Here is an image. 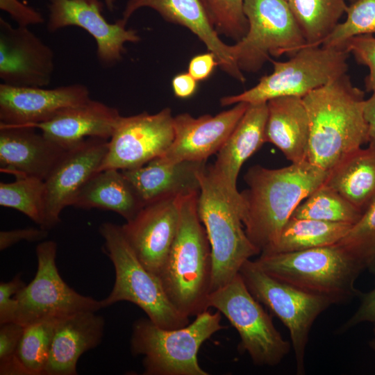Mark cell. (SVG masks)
I'll list each match as a JSON object with an SVG mask.
<instances>
[{"mask_svg":"<svg viewBox=\"0 0 375 375\" xmlns=\"http://www.w3.org/2000/svg\"><path fill=\"white\" fill-rule=\"evenodd\" d=\"M267 119V102L249 103L243 116L217 153L215 163L209 165L213 176L241 212L243 205L237 189V179L244 162L266 142Z\"/></svg>","mask_w":375,"mask_h":375,"instance_id":"44dd1931","label":"cell"},{"mask_svg":"<svg viewBox=\"0 0 375 375\" xmlns=\"http://www.w3.org/2000/svg\"><path fill=\"white\" fill-rule=\"evenodd\" d=\"M324 184L363 212L375 199V140L346 156L328 172Z\"/></svg>","mask_w":375,"mask_h":375,"instance_id":"83f0119b","label":"cell"},{"mask_svg":"<svg viewBox=\"0 0 375 375\" xmlns=\"http://www.w3.org/2000/svg\"><path fill=\"white\" fill-rule=\"evenodd\" d=\"M244 12L248 31L231 45L233 56L242 72H257L271 56L294 55L305 45L287 1L244 0Z\"/></svg>","mask_w":375,"mask_h":375,"instance_id":"30bf717a","label":"cell"},{"mask_svg":"<svg viewBox=\"0 0 375 375\" xmlns=\"http://www.w3.org/2000/svg\"><path fill=\"white\" fill-rule=\"evenodd\" d=\"M144 204L120 169L98 172L85 184L71 206L82 209L99 208L115 212L126 221Z\"/></svg>","mask_w":375,"mask_h":375,"instance_id":"4316f807","label":"cell"},{"mask_svg":"<svg viewBox=\"0 0 375 375\" xmlns=\"http://www.w3.org/2000/svg\"><path fill=\"white\" fill-rule=\"evenodd\" d=\"M310 123L307 160L329 172L369 142L365 92L346 74L302 97Z\"/></svg>","mask_w":375,"mask_h":375,"instance_id":"7a4b0ae2","label":"cell"},{"mask_svg":"<svg viewBox=\"0 0 375 375\" xmlns=\"http://www.w3.org/2000/svg\"><path fill=\"white\" fill-rule=\"evenodd\" d=\"M206 161L165 163L158 158L131 169L122 170L144 204L168 197L199 194L200 175Z\"/></svg>","mask_w":375,"mask_h":375,"instance_id":"cb8c5ba5","label":"cell"},{"mask_svg":"<svg viewBox=\"0 0 375 375\" xmlns=\"http://www.w3.org/2000/svg\"><path fill=\"white\" fill-rule=\"evenodd\" d=\"M173 92L175 96L181 99L192 97L197 88L196 81L188 72L176 75L172 81Z\"/></svg>","mask_w":375,"mask_h":375,"instance_id":"ee69618b","label":"cell"},{"mask_svg":"<svg viewBox=\"0 0 375 375\" xmlns=\"http://www.w3.org/2000/svg\"><path fill=\"white\" fill-rule=\"evenodd\" d=\"M174 138V116L169 108L155 114L144 112L120 118L109 140L99 171L142 167L163 156Z\"/></svg>","mask_w":375,"mask_h":375,"instance_id":"4fadbf2b","label":"cell"},{"mask_svg":"<svg viewBox=\"0 0 375 375\" xmlns=\"http://www.w3.org/2000/svg\"><path fill=\"white\" fill-rule=\"evenodd\" d=\"M103 2L110 11L115 9L116 0H103Z\"/></svg>","mask_w":375,"mask_h":375,"instance_id":"bcb514c9","label":"cell"},{"mask_svg":"<svg viewBox=\"0 0 375 375\" xmlns=\"http://www.w3.org/2000/svg\"><path fill=\"white\" fill-rule=\"evenodd\" d=\"M87 86L76 83L52 89L0 85V124L31 126L47 122L62 110L90 99Z\"/></svg>","mask_w":375,"mask_h":375,"instance_id":"d6986e66","label":"cell"},{"mask_svg":"<svg viewBox=\"0 0 375 375\" xmlns=\"http://www.w3.org/2000/svg\"><path fill=\"white\" fill-rule=\"evenodd\" d=\"M222 314L206 310L192 322L177 328L158 326L147 318L133 325L131 351L143 356L145 375H208L199 365L201 345L214 334L225 328Z\"/></svg>","mask_w":375,"mask_h":375,"instance_id":"5b68a950","label":"cell"},{"mask_svg":"<svg viewBox=\"0 0 375 375\" xmlns=\"http://www.w3.org/2000/svg\"><path fill=\"white\" fill-rule=\"evenodd\" d=\"M99 231L115 272L112 291L101 300L103 308L119 301H129L140 307L158 326L177 328L188 325L189 317L181 313L169 301L158 276L147 269L138 259L121 226L104 222Z\"/></svg>","mask_w":375,"mask_h":375,"instance_id":"52a82bcc","label":"cell"},{"mask_svg":"<svg viewBox=\"0 0 375 375\" xmlns=\"http://www.w3.org/2000/svg\"><path fill=\"white\" fill-rule=\"evenodd\" d=\"M121 117L115 108L90 99L33 126L48 139L69 149L88 138L109 140Z\"/></svg>","mask_w":375,"mask_h":375,"instance_id":"603a6c76","label":"cell"},{"mask_svg":"<svg viewBox=\"0 0 375 375\" xmlns=\"http://www.w3.org/2000/svg\"><path fill=\"white\" fill-rule=\"evenodd\" d=\"M239 274L254 298L268 308L289 331L297 374H304L311 328L318 316L333 303L271 276L255 260H247Z\"/></svg>","mask_w":375,"mask_h":375,"instance_id":"8fae6325","label":"cell"},{"mask_svg":"<svg viewBox=\"0 0 375 375\" xmlns=\"http://www.w3.org/2000/svg\"><path fill=\"white\" fill-rule=\"evenodd\" d=\"M48 231L41 227H29L1 231L0 250H5L21 241L35 242L42 240L48 236Z\"/></svg>","mask_w":375,"mask_h":375,"instance_id":"b9f144b4","label":"cell"},{"mask_svg":"<svg viewBox=\"0 0 375 375\" xmlns=\"http://www.w3.org/2000/svg\"><path fill=\"white\" fill-rule=\"evenodd\" d=\"M285 1H288L289 0H285Z\"/></svg>","mask_w":375,"mask_h":375,"instance_id":"681fc988","label":"cell"},{"mask_svg":"<svg viewBox=\"0 0 375 375\" xmlns=\"http://www.w3.org/2000/svg\"><path fill=\"white\" fill-rule=\"evenodd\" d=\"M374 328H373V333H374V337L372 339L369 341V345L370 348L375 351V324H373Z\"/></svg>","mask_w":375,"mask_h":375,"instance_id":"7dc6e473","label":"cell"},{"mask_svg":"<svg viewBox=\"0 0 375 375\" xmlns=\"http://www.w3.org/2000/svg\"><path fill=\"white\" fill-rule=\"evenodd\" d=\"M364 212L324 183L296 208L292 217L354 225Z\"/></svg>","mask_w":375,"mask_h":375,"instance_id":"4dcf8cb0","label":"cell"},{"mask_svg":"<svg viewBox=\"0 0 375 375\" xmlns=\"http://www.w3.org/2000/svg\"><path fill=\"white\" fill-rule=\"evenodd\" d=\"M24 326L15 322L1 324L0 374L23 375L16 358V353Z\"/></svg>","mask_w":375,"mask_h":375,"instance_id":"8d00e7d4","label":"cell"},{"mask_svg":"<svg viewBox=\"0 0 375 375\" xmlns=\"http://www.w3.org/2000/svg\"><path fill=\"white\" fill-rule=\"evenodd\" d=\"M215 30L236 42L248 31L244 0H201Z\"/></svg>","mask_w":375,"mask_h":375,"instance_id":"d590c367","label":"cell"},{"mask_svg":"<svg viewBox=\"0 0 375 375\" xmlns=\"http://www.w3.org/2000/svg\"><path fill=\"white\" fill-rule=\"evenodd\" d=\"M267 104L265 142L277 147L291 162L306 160L310 123L302 97H279Z\"/></svg>","mask_w":375,"mask_h":375,"instance_id":"484cf974","label":"cell"},{"mask_svg":"<svg viewBox=\"0 0 375 375\" xmlns=\"http://www.w3.org/2000/svg\"><path fill=\"white\" fill-rule=\"evenodd\" d=\"M271 276L333 304L360 297L356 281L363 268L337 244L301 251L260 253L255 260Z\"/></svg>","mask_w":375,"mask_h":375,"instance_id":"277c9868","label":"cell"},{"mask_svg":"<svg viewBox=\"0 0 375 375\" xmlns=\"http://www.w3.org/2000/svg\"><path fill=\"white\" fill-rule=\"evenodd\" d=\"M54 70V53L28 27L0 18V78L15 87L44 88Z\"/></svg>","mask_w":375,"mask_h":375,"instance_id":"e0dca14e","label":"cell"},{"mask_svg":"<svg viewBox=\"0 0 375 375\" xmlns=\"http://www.w3.org/2000/svg\"><path fill=\"white\" fill-rule=\"evenodd\" d=\"M348 56L342 48L319 45L302 47L287 61L270 59L274 67L272 73L261 77L249 90L222 97L220 104H256L279 97H303L346 74Z\"/></svg>","mask_w":375,"mask_h":375,"instance_id":"ba28073f","label":"cell"},{"mask_svg":"<svg viewBox=\"0 0 375 375\" xmlns=\"http://www.w3.org/2000/svg\"><path fill=\"white\" fill-rule=\"evenodd\" d=\"M328 174L307 160L279 169L254 165L248 169L244 177L248 188L240 192L242 222L260 253L274 246L296 208Z\"/></svg>","mask_w":375,"mask_h":375,"instance_id":"6da1fadb","label":"cell"},{"mask_svg":"<svg viewBox=\"0 0 375 375\" xmlns=\"http://www.w3.org/2000/svg\"><path fill=\"white\" fill-rule=\"evenodd\" d=\"M345 13V21L338 23L318 46L343 49L353 37L375 33V0H356L347 6Z\"/></svg>","mask_w":375,"mask_h":375,"instance_id":"e575fe53","label":"cell"},{"mask_svg":"<svg viewBox=\"0 0 375 375\" xmlns=\"http://www.w3.org/2000/svg\"><path fill=\"white\" fill-rule=\"evenodd\" d=\"M198 196L182 197L178 232L158 275L169 301L189 317L208 310L212 272L210 242L197 212Z\"/></svg>","mask_w":375,"mask_h":375,"instance_id":"3957f363","label":"cell"},{"mask_svg":"<svg viewBox=\"0 0 375 375\" xmlns=\"http://www.w3.org/2000/svg\"><path fill=\"white\" fill-rule=\"evenodd\" d=\"M96 312L83 311L59 322L43 375H75L79 358L101 342L105 321Z\"/></svg>","mask_w":375,"mask_h":375,"instance_id":"d4e9b609","label":"cell"},{"mask_svg":"<svg viewBox=\"0 0 375 375\" xmlns=\"http://www.w3.org/2000/svg\"><path fill=\"white\" fill-rule=\"evenodd\" d=\"M248 106L247 103L239 102L215 116L208 114L195 118L182 113L174 117L173 142L158 159L165 163L207 161L222 147Z\"/></svg>","mask_w":375,"mask_h":375,"instance_id":"ac0fdd59","label":"cell"},{"mask_svg":"<svg viewBox=\"0 0 375 375\" xmlns=\"http://www.w3.org/2000/svg\"><path fill=\"white\" fill-rule=\"evenodd\" d=\"M182 197L164 198L146 203L131 219L121 226L138 259L156 276L178 232Z\"/></svg>","mask_w":375,"mask_h":375,"instance_id":"2e32d148","label":"cell"},{"mask_svg":"<svg viewBox=\"0 0 375 375\" xmlns=\"http://www.w3.org/2000/svg\"><path fill=\"white\" fill-rule=\"evenodd\" d=\"M25 285L20 274L8 282L0 283V324L14 322L17 307L15 297Z\"/></svg>","mask_w":375,"mask_h":375,"instance_id":"f35d334b","label":"cell"},{"mask_svg":"<svg viewBox=\"0 0 375 375\" xmlns=\"http://www.w3.org/2000/svg\"><path fill=\"white\" fill-rule=\"evenodd\" d=\"M336 244L364 270L375 274V199Z\"/></svg>","mask_w":375,"mask_h":375,"instance_id":"836d02e7","label":"cell"},{"mask_svg":"<svg viewBox=\"0 0 375 375\" xmlns=\"http://www.w3.org/2000/svg\"><path fill=\"white\" fill-rule=\"evenodd\" d=\"M351 226L344 223L291 217L274 246L261 253L292 252L335 245Z\"/></svg>","mask_w":375,"mask_h":375,"instance_id":"f1b7e54d","label":"cell"},{"mask_svg":"<svg viewBox=\"0 0 375 375\" xmlns=\"http://www.w3.org/2000/svg\"><path fill=\"white\" fill-rule=\"evenodd\" d=\"M108 140L88 138L67 149L44 181L45 210L41 228L47 231L60 221L62 210L85 184L99 172Z\"/></svg>","mask_w":375,"mask_h":375,"instance_id":"5bb4252c","label":"cell"},{"mask_svg":"<svg viewBox=\"0 0 375 375\" xmlns=\"http://www.w3.org/2000/svg\"><path fill=\"white\" fill-rule=\"evenodd\" d=\"M364 112L365 119L369 124L370 142L375 140V91L368 99H365Z\"/></svg>","mask_w":375,"mask_h":375,"instance_id":"f6af8a7d","label":"cell"},{"mask_svg":"<svg viewBox=\"0 0 375 375\" xmlns=\"http://www.w3.org/2000/svg\"><path fill=\"white\" fill-rule=\"evenodd\" d=\"M0 205L22 212L40 227L45 210L44 181L20 177L11 183L1 182Z\"/></svg>","mask_w":375,"mask_h":375,"instance_id":"d6a6232c","label":"cell"},{"mask_svg":"<svg viewBox=\"0 0 375 375\" xmlns=\"http://www.w3.org/2000/svg\"><path fill=\"white\" fill-rule=\"evenodd\" d=\"M56 251L57 244L52 240L43 241L36 247V274L15 297L17 307L14 322L25 326L47 319L103 308L101 301L78 293L62 280L56 264Z\"/></svg>","mask_w":375,"mask_h":375,"instance_id":"7c38bea8","label":"cell"},{"mask_svg":"<svg viewBox=\"0 0 375 375\" xmlns=\"http://www.w3.org/2000/svg\"><path fill=\"white\" fill-rule=\"evenodd\" d=\"M0 9L9 14L18 26L28 27L44 22L41 12L19 0H0Z\"/></svg>","mask_w":375,"mask_h":375,"instance_id":"ab89813d","label":"cell"},{"mask_svg":"<svg viewBox=\"0 0 375 375\" xmlns=\"http://www.w3.org/2000/svg\"><path fill=\"white\" fill-rule=\"evenodd\" d=\"M290 10L306 40L303 47L318 46L346 12V0H289Z\"/></svg>","mask_w":375,"mask_h":375,"instance_id":"f546056e","label":"cell"},{"mask_svg":"<svg viewBox=\"0 0 375 375\" xmlns=\"http://www.w3.org/2000/svg\"><path fill=\"white\" fill-rule=\"evenodd\" d=\"M200 180L197 212L211 247V293L229 283L247 260L260 252L246 234L240 209L217 182L209 165L201 172Z\"/></svg>","mask_w":375,"mask_h":375,"instance_id":"8992f818","label":"cell"},{"mask_svg":"<svg viewBox=\"0 0 375 375\" xmlns=\"http://www.w3.org/2000/svg\"><path fill=\"white\" fill-rule=\"evenodd\" d=\"M142 8H151L165 20L189 29L215 55L224 72L241 83L245 81L233 56L231 45L220 39L201 0H128L122 19L127 23L134 12Z\"/></svg>","mask_w":375,"mask_h":375,"instance_id":"ffe728a7","label":"cell"},{"mask_svg":"<svg viewBox=\"0 0 375 375\" xmlns=\"http://www.w3.org/2000/svg\"><path fill=\"white\" fill-rule=\"evenodd\" d=\"M219 66L215 55L208 51L193 57L188 65V73L197 81L207 79Z\"/></svg>","mask_w":375,"mask_h":375,"instance_id":"7bdbcfd3","label":"cell"},{"mask_svg":"<svg viewBox=\"0 0 375 375\" xmlns=\"http://www.w3.org/2000/svg\"><path fill=\"white\" fill-rule=\"evenodd\" d=\"M30 126L0 124V171L44 181L67 149Z\"/></svg>","mask_w":375,"mask_h":375,"instance_id":"7402d4cb","label":"cell"},{"mask_svg":"<svg viewBox=\"0 0 375 375\" xmlns=\"http://www.w3.org/2000/svg\"><path fill=\"white\" fill-rule=\"evenodd\" d=\"M346 1H349L350 3H352V2H353V1H356V0H346Z\"/></svg>","mask_w":375,"mask_h":375,"instance_id":"c3c4849f","label":"cell"},{"mask_svg":"<svg viewBox=\"0 0 375 375\" xmlns=\"http://www.w3.org/2000/svg\"><path fill=\"white\" fill-rule=\"evenodd\" d=\"M47 28L55 32L67 26H78L88 31L97 43V56L105 67L119 62L125 52L124 44L140 40L138 31L127 29L122 19L107 22L102 15L103 5L99 0H49Z\"/></svg>","mask_w":375,"mask_h":375,"instance_id":"9a60e30c","label":"cell"},{"mask_svg":"<svg viewBox=\"0 0 375 375\" xmlns=\"http://www.w3.org/2000/svg\"><path fill=\"white\" fill-rule=\"evenodd\" d=\"M360 303L353 315L343 324L338 332L344 333L364 322L375 324V286L360 296Z\"/></svg>","mask_w":375,"mask_h":375,"instance_id":"60d3db41","label":"cell"},{"mask_svg":"<svg viewBox=\"0 0 375 375\" xmlns=\"http://www.w3.org/2000/svg\"><path fill=\"white\" fill-rule=\"evenodd\" d=\"M342 48L351 53L356 62L366 65L369 69L365 78L366 91H375V37L372 35H360L348 40Z\"/></svg>","mask_w":375,"mask_h":375,"instance_id":"74e56055","label":"cell"},{"mask_svg":"<svg viewBox=\"0 0 375 375\" xmlns=\"http://www.w3.org/2000/svg\"><path fill=\"white\" fill-rule=\"evenodd\" d=\"M62 318L47 319L24 326L16 353L23 375H43L53 338Z\"/></svg>","mask_w":375,"mask_h":375,"instance_id":"1f68e13d","label":"cell"},{"mask_svg":"<svg viewBox=\"0 0 375 375\" xmlns=\"http://www.w3.org/2000/svg\"><path fill=\"white\" fill-rule=\"evenodd\" d=\"M207 308H215L228 320L240 335V349L255 365L274 367L289 353L292 344L283 339L240 274L209 294Z\"/></svg>","mask_w":375,"mask_h":375,"instance_id":"9c48e42d","label":"cell"}]
</instances>
